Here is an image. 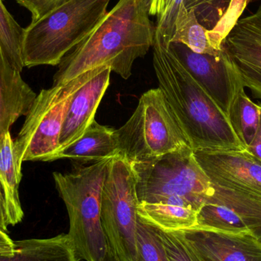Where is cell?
Returning a JSON list of instances; mask_svg holds the SVG:
<instances>
[{
    "instance_id": "1",
    "label": "cell",
    "mask_w": 261,
    "mask_h": 261,
    "mask_svg": "<svg viewBox=\"0 0 261 261\" xmlns=\"http://www.w3.org/2000/svg\"><path fill=\"white\" fill-rule=\"evenodd\" d=\"M150 0H119L96 27L64 56L54 76V86L70 82L101 67L127 80L134 63L153 46L155 27Z\"/></svg>"
},
{
    "instance_id": "2",
    "label": "cell",
    "mask_w": 261,
    "mask_h": 261,
    "mask_svg": "<svg viewBox=\"0 0 261 261\" xmlns=\"http://www.w3.org/2000/svg\"><path fill=\"white\" fill-rule=\"evenodd\" d=\"M153 65L163 92L193 150H243L228 116L155 36Z\"/></svg>"
},
{
    "instance_id": "3",
    "label": "cell",
    "mask_w": 261,
    "mask_h": 261,
    "mask_svg": "<svg viewBox=\"0 0 261 261\" xmlns=\"http://www.w3.org/2000/svg\"><path fill=\"white\" fill-rule=\"evenodd\" d=\"M111 159L75 165L68 173H53L57 190L68 213L70 228L67 234L79 261H105L108 254L101 222V200Z\"/></svg>"
},
{
    "instance_id": "4",
    "label": "cell",
    "mask_w": 261,
    "mask_h": 261,
    "mask_svg": "<svg viewBox=\"0 0 261 261\" xmlns=\"http://www.w3.org/2000/svg\"><path fill=\"white\" fill-rule=\"evenodd\" d=\"M110 0H69L52 9L23 32L24 67L59 65L65 55L96 27Z\"/></svg>"
},
{
    "instance_id": "5",
    "label": "cell",
    "mask_w": 261,
    "mask_h": 261,
    "mask_svg": "<svg viewBox=\"0 0 261 261\" xmlns=\"http://www.w3.org/2000/svg\"><path fill=\"white\" fill-rule=\"evenodd\" d=\"M130 164L139 202H167L199 212L211 193V180L191 147Z\"/></svg>"
},
{
    "instance_id": "6",
    "label": "cell",
    "mask_w": 261,
    "mask_h": 261,
    "mask_svg": "<svg viewBox=\"0 0 261 261\" xmlns=\"http://www.w3.org/2000/svg\"><path fill=\"white\" fill-rule=\"evenodd\" d=\"M115 135L118 155L129 164L191 147L160 88L141 95L133 114Z\"/></svg>"
},
{
    "instance_id": "7",
    "label": "cell",
    "mask_w": 261,
    "mask_h": 261,
    "mask_svg": "<svg viewBox=\"0 0 261 261\" xmlns=\"http://www.w3.org/2000/svg\"><path fill=\"white\" fill-rule=\"evenodd\" d=\"M101 67L86 72L67 84L53 85L37 94L22 128L14 141L15 159L21 170L24 161H50L59 150L64 118L73 95Z\"/></svg>"
},
{
    "instance_id": "8",
    "label": "cell",
    "mask_w": 261,
    "mask_h": 261,
    "mask_svg": "<svg viewBox=\"0 0 261 261\" xmlns=\"http://www.w3.org/2000/svg\"><path fill=\"white\" fill-rule=\"evenodd\" d=\"M139 202L130 164L122 156L110 160L101 200V222L109 252L119 261L136 260Z\"/></svg>"
},
{
    "instance_id": "9",
    "label": "cell",
    "mask_w": 261,
    "mask_h": 261,
    "mask_svg": "<svg viewBox=\"0 0 261 261\" xmlns=\"http://www.w3.org/2000/svg\"><path fill=\"white\" fill-rule=\"evenodd\" d=\"M212 182V192L198 212L197 227L250 234L261 242V196Z\"/></svg>"
},
{
    "instance_id": "10",
    "label": "cell",
    "mask_w": 261,
    "mask_h": 261,
    "mask_svg": "<svg viewBox=\"0 0 261 261\" xmlns=\"http://www.w3.org/2000/svg\"><path fill=\"white\" fill-rule=\"evenodd\" d=\"M168 47L192 77L228 116L238 93L245 87L223 47L220 53L214 55L196 53L180 43L171 42Z\"/></svg>"
},
{
    "instance_id": "11",
    "label": "cell",
    "mask_w": 261,
    "mask_h": 261,
    "mask_svg": "<svg viewBox=\"0 0 261 261\" xmlns=\"http://www.w3.org/2000/svg\"><path fill=\"white\" fill-rule=\"evenodd\" d=\"M244 87L261 99V5L236 21L222 44Z\"/></svg>"
},
{
    "instance_id": "12",
    "label": "cell",
    "mask_w": 261,
    "mask_h": 261,
    "mask_svg": "<svg viewBox=\"0 0 261 261\" xmlns=\"http://www.w3.org/2000/svg\"><path fill=\"white\" fill-rule=\"evenodd\" d=\"M193 153L211 182L261 196V161L246 149L193 150Z\"/></svg>"
},
{
    "instance_id": "13",
    "label": "cell",
    "mask_w": 261,
    "mask_h": 261,
    "mask_svg": "<svg viewBox=\"0 0 261 261\" xmlns=\"http://www.w3.org/2000/svg\"><path fill=\"white\" fill-rule=\"evenodd\" d=\"M174 233L203 261H261V242L250 234L199 228Z\"/></svg>"
},
{
    "instance_id": "14",
    "label": "cell",
    "mask_w": 261,
    "mask_h": 261,
    "mask_svg": "<svg viewBox=\"0 0 261 261\" xmlns=\"http://www.w3.org/2000/svg\"><path fill=\"white\" fill-rule=\"evenodd\" d=\"M111 72L109 67H101L99 71L73 95L64 118L59 150L81 138L95 120L96 110L110 85Z\"/></svg>"
},
{
    "instance_id": "15",
    "label": "cell",
    "mask_w": 261,
    "mask_h": 261,
    "mask_svg": "<svg viewBox=\"0 0 261 261\" xmlns=\"http://www.w3.org/2000/svg\"><path fill=\"white\" fill-rule=\"evenodd\" d=\"M36 96L0 46V138L27 116Z\"/></svg>"
},
{
    "instance_id": "16",
    "label": "cell",
    "mask_w": 261,
    "mask_h": 261,
    "mask_svg": "<svg viewBox=\"0 0 261 261\" xmlns=\"http://www.w3.org/2000/svg\"><path fill=\"white\" fill-rule=\"evenodd\" d=\"M118 154L115 129L94 120L81 138L58 150L50 161L68 158L75 165H88Z\"/></svg>"
},
{
    "instance_id": "17",
    "label": "cell",
    "mask_w": 261,
    "mask_h": 261,
    "mask_svg": "<svg viewBox=\"0 0 261 261\" xmlns=\"http://www.w3.org/2000/svg\"><path fill=\"white\" fill-rule=\"evenodd\" d=\"M14 244V252L0 254V261H79L68 234L25 239Z\"/></svg>"
},
{
    "instance_id": "18",
    "label": "cell",
    "mask_w": 261,
    "mask_h": 261,
    "mask_svg": "<svg viewBox=\"0 0 261 261\" xmlns=\"http://www.w3.org/2000/svg\"><path fill=\"white\" fill-rule=\"evenodd\" d=\"M137 214L141 222L164 232H179L197 227L198 211L184 205L139 202Z\"/></svg>"
},
{
    "instance_id": "19",
    "label": "cell",
    "mask_w": 261,
    "mask_h": 261,
    "mask_svg": "<svg viewBox=\"0 0 261 261\" xmlns=\"http://www.w3.org/2000/svg\"><path fill=\"white\" fill-rule=\"evenodd\" d=\"M21 170L14 152V141L10 132L0 138V188L4 196L9 225L19 223L24 217L19 199Z\"/></svg>"
},
{
    "instance_id": "20",
    "label": "cell",
    "mask_w": 261,
    "mask_h": 261,
    "mask_svg": "<svg viewBox=\"0 0 261 261\" xmlns=\"http://www.w3.org/2000/svg\"><path fill=\"white\" fill-rule=\"evenodd\" d=\"M208 32V30L198 21L194 12L186 9L182 4L175 21L170 43H180L198 54L218 55L222 50H217L213 47Z\"/></svg>"
},
{
    "instance_id": "21",
    "label": "cell",
    "mask_w": 261,
    "mask_h": 261,
    "mask_svg": "<svg viewBox=\"0 0 261 261\" xmlns=\"http://www.w3.org/2000/svg\"><path fill=\"white\" fill-rule=\"evenodd\" d=\"M228 117L234 132L246 149L252 142L257 132L260 120V107L247 96L245 88L241 89L238 93Z\"/></svg>"
},
{
    "instance_id": "22",
    "label": "cell",
    "mask_w": 261,
    "mask_h": 261,
    "mask_svg": "<svg viewBox=\"0 0 261 261\" xmlns=\"http://www.w3.org/2000/svg\"><path fill=\"white\" fill-rule=\"evenodd\" d=\"M23 32L24 29L0 0V46L12 64L21 72L24 67L21 55Z\"/></svg>"
},
{
    "instance_id": "23",
    "label": "cell",
    "mask_w": 261,
    "mask_h": 261,
    "mask_svg": "<svg viewBox=\"0 0 261 261\" xmlns=\"http://www.w3.org/2000/svg\"><path fill=\"white\" fill-rule=\"evenodd\" d=\"M185 0H150V15L158 18L155 36L169 46L174 32L175 21Z\"/></svg>"
},
{
    "instance_id": "24",
    "label": "cell",
    "mask_w": 261,
    "mask_h": 261,
    "mask_svg": "<svg viewBox=\"0 0 261 261\" xmlns=\"http://www.w3.org/2000/svg\"><path fill=\"white\" fill-rule=\"evenodd\" d=\"M135 261H170L156 230L139 219L137 223Z\"/></svg>"
},
{
    "instance_id": "25",
    "label": "cell",
    "mask_w": 261,
    "mask_h": 261,
    "mask_svg": "<svg viewBox=\"0 0 261 261\" xmlns=\"http://www.w3.org/2000/svg\"><path fill=\"white\" fill-rule=\"evenodd\" d=\"M222 0H185L184 6L193 10L198 21L207 30L212 31L223 18Z\"/></svg>"
},
{
    "instance_id": "26",
    "label": "cell",
    "mask_w": 261,
    "mask_h": 261,
    "mask_svg": "<svg viewBox=\"0 0 261 261\" xmlns=\"http://www.w3.org/2000/svg\"><path fill=\"white\" fill-rule=\"evenodd\" d=\"M156 230L170 261H203L177 233L164 232Z\"/></svg>"
},
{
    "instance_id": "27",
    "label": "cell",
    "mask_w": 261,
    "mask_h": 261,
    "mask_svg": "<svg viewBox=\"0 0 261 261\" xmlns=\"http://www.w3.org/2000/svg\"><path fill=\"white\" fill-rule=\"evenodd\" d=\"M18 4L27 9L32 14V21L50 12L69 0H15Z\"/></svg>"
},
{
    "instance_id": "28",
    "label": "cell",
    "mask_w": 261,
    "mask_h": 261,
    "mask_svg": "<svg viewBox=\"0 0 261 261\" xmlns=\"http://www.w3.org/2000/svg\"><path fill=\"white\" fill-rule=\"evenodd\" d=\"M259 107H260V120H259L258 127L252 142L250 144L249 147H247L246 150L261 161V103L259 104Z\"/></svg>"
},
{
    "instance_id": "29",
    "label": "cell",
    "mask_w": 261,
    "mask_h": 261,
    "mask_svg": "<svg viewBox=\"0 0 261 261\" xmlns=\"http://www.w3.org/2000/svg\"><path fill=\"white\" fill-rule=\"evenodd\" d=\"M15 250L13 241L6 233L0 231V254H12Z\"/></svg>"
},
{
    "instance_id": "30",
    "label": "cell",
    "mask_w": 261,
    "mask_h": 261,
    "mask_svg": "<svg viewBox=\"0 0 261 261\" xmlns=\"http://www.w3.org/2000/svg\"><path fill=\"white\" fill-rule=\"evenodd\" d=\"M8 223L7 213H6V202L4 196L0 188V231L7 234Z\"/></svg>"
},
{
    "instance_id": "31",
    "label": "cell",
    "mask_w": 261,
    "mask_h": 261,
    "mask_svg": "<svg viewBox=\"0 0 261 261\" xmlns=\"http://www.w3.org/2000/svg\"><path fill=\"white\" fill-rule=\"evenodd\" d=\"M105 261H119L113 254H110V252H108V254H107V259H106Z\"/></svg>"
}]
</instances>
